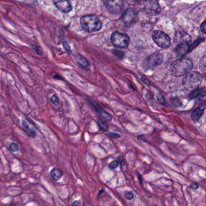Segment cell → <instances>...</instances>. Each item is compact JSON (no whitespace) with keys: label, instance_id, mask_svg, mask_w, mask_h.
Masks as SVG:
<instances>
[{"label":"cell","instance_id":"obj_2","mask_svg":"<svg viewBox=\"0 0 206 206\" xmlns=\"http://www.w3.org/2000/svg\"><path fill=\"white\" fill-rule=\"evenodd\" d=\"M80 22L82 28L89 33L99 31L102 27L101 21L94 15L83 16L80 19Z\"/></svg>","mask_w":206,"mask_h":206},{"label":"cell","instance_id":"obj_12","mask_svg":"<svg viewBox=\"0 0 206 206\" xmlns=\"http://www.w3.org/2000/svg\"><path fill=\"white\" fill-rule=\"evenodd\" d=\"M22 126L24 131L26 132L27 135L31 138H35L36 136V132L32 126L26 119H23L22 122Z\"/></svg>","mask_w":206,"mask_h":206},{"label":"cell","instance_id":"obj_1","mask_svg":"<svg viewBox=\"0 0 206 206\" xmlns=\"http://www.w3.org/2000/svg\"><path fill=\"white\" fill-rule=\"evenodd\" d=\"M193 67L191 60L187 59H179L172 63L170 66L172 74L175 77H181L186 75Z\"/></svg>","mask_w":206,"mask_h":206},{"label":"cell","instance_id":"obj_25","mask_svg":"<svg viewBox=\"0 0 206 206\" xmlns=\"http://www.w3.org/2000/svg\"><path fill=\"white\" fill-rule=\"evenodd\" d=\"M118 165V163L117 162V160L112 161V162H111L109 164V167L111 169H114L115 168H117V166Z\"/></svg>","mask_w":206,"mask_h":206},{"label":"cell","instance_id":"obj_30","mask_svg":"<svg viewBox=\"0 0 206 206\" xmlns=\"http://www.w3.org/2000/svg\"><path fill=\"white\" fill-rule=\"evenodd\" d=\"M190 187L193 188V189H198V188H199V185L197 183H192L191 185H190Z\"/></svg>","mask_w":206,"mask_h":206},{"label":"cell","instance_id":"obj_11","mask_svg":"<svg viewBox=\"0 0 206 206\" xmlns=\"http://www.w3.org/2000/svg\"><path fill=\"white\" fill-rule=\"evenodd\" d=\"M163 61V56L162 54L159 52H156L152 54L148 58V63L151 66L155 67L161 64Z\"/></svg>","mask_w":206,"mask_h":206},{"label":"cell","instance_id":"obj_9","mask_svg":"<svg viewBox=\"0 0 206 206\" xmlns=\"http://www.w3.org/2000/svg\"><path fill=\"white\" fill-rule=\"evenodd\" d=\"M54 6L58 10L64 13H68L72 10V6L69 1H54Z\"/></svg>","mask_w":206,"mask_h":206},{"label":"cell","instance_id":"obj_13","mask_svg":"<svg viewBox=\"0 0 206 206\" xmlns=\"http://www.w3.org/2000/svg\"><path fill=\"white\" fill-rule=\"evenodd\" d=\"M191 37L187 33L183 32L177 33L175 35V42H177L178 44L183 43V42H187L190 43L191 42Z\"/></svg>","mask_w":206,"mask_h":206},{"label":"cell","instance_id":"obj_27","mask_svg":"<svg viewBox=\"0 0 206 206\" xmlns=\"http://www.w3.org/2000/svg\"><path fill=\"white\" fill-rule=\"evenodd\" d=\"M125 198H126V199H127L128 200H131V199H133V198H134V195H133L132 193L131 192H127L126 193V194L125 195Z\"/></svg>","mask_w":206,"mask_h":206},{"label":"cell","instance_id":"obj_7","mask_svg":"<svg viewBox=\"0 0 206 206\" xmlns=\"http://www.w3.org/2000/svg\"><path fill=\"white\" fill-rule=\"evenodd\" d=\"M104 3L108 10L114 15L120 13L123 9V2L122 1H105Z\"/></svg>","mask_w":206,"mask_h":206},{"label":"cell","instance_id":"obj_16","mask_svg":"<svg viewBox=\"0 0 206 206\" xmlns=\"http://www.w3.org/2000/svg\"><path fill=\"white\" fill-rule=\"evenodd\" d=\"M63 172L61 169H59L58 167H54L52 169L51 172H50V175H51L52 178L55 181H59L62 177Z\"/></svg>","mask_w":206,"mask_h":206},{"label":"cell","instance_id":"obj_19","mask_svg":"<svg viewBox=\"0 0 206 206\" xmlns=\"http://www.w3.org/2000/svg\"><path fill=\"white\" fill-rule=\"evenodd\" d=\"M98 126L100 128V129L102 130L103 131H107L108 129V125L106 123V122L102 120H99L97 121Z\"/></svg>","mask_w":206,"mask_h":206},{"label":"cell","instance_id":"obj_18","mask_svg":"<svg viewBox=\"0 0 206 206\" xmlns=\"http://www.w3.org/2000/svg\"><path fill=\"white\" fill-rule=\"evenodd\" d=\"M97 112L98 113V114L99 115V116L101 117V118L104 120V121H110L112 118V116L110 114H108V112L103 110V109L100 108H99L96 110Z\"/></svg>","mask_w":206,"mask_h":206},{"label":"cell","instance_id":"obj_31","mask_svg":"<svg viewBox=\"0 0 206 206\" xmlns=\"http://www.w3.org/2000/svg\"><path fill=\"white\" fill-rule=\"evenodd\" d=\"M110 137H111L112 138H114V139H117V138H119L120 137V135L119 134H117V133H114V132H111L110 133Z\"/></svg>","mask_w":206,"mask_h":206},{"label":"cell","instance_id":"obj_20","mask_svg":"<svg viewBox=\"0 0 206 206\" xmlns=\"http://www.w3.org/2000/svg\"><path fill=\"white\" fill-rule=\"evenodd\" d=\"M9 149L12 152H16L19 150V146L15 143H12L9 146Z\"/></svg>","mask_w":206,"mask_h":206},{"label":"cell","instance_id":"obj_26","mask_svg":"<svg viewBox=\"0 0 206 206\" xmlns=\"http://www.w3.org/2000/svg\"><path fill=\"white\" fill-rule=\"evenodd\" d=\"M117 162H118V164H120V166H123L125 164V161L124 158L122 156H120L118 157V159H117Z\"/></svg>","mask_w":206,"mask_h":206},{"label":"cell","instance_id":"obj_15","mask_svg":"<svg viewBox=\"0 0 206 206\" xmlns=\"http://www.w3.org/2000/svg\"><path fill=\"white\" fill-rule=\"evenodd\" d=\"M204 109H205V107H204L203 108L198 107L193 111L192 114H191V118L195 123L198 122L199 120L200 119L201 115H202L204 112Z\"/></svg>","mask_w":206,"mask_h":206},{"label":"cell","instance_id":"obj_35","mask_svg":"<svg viewBox=\"0 0 206 206\" xmlns=\"http://www.w3.org/2000/svg\"><path fill=\"white\" fill-rule=\"evenodd\" d=\"M138 178L139 179V181H140V183L142 184V177H141V175L139 174H138Z\"/></svg>","mask_w":206,"mask_h":206},{"label":"cell","instance_id":"obj_3","mask_svg":"<svg viewBox=\"0 0 206 206\" xmlns=\"http://www.w3.org/2000/svg\"><path fill=\"white\" fill-rule=\"evenodd\" d=\"M202 76L196 71L188 73L183 79V85L187 90L198 88L202 82Z\"/></svg>","mask_w":206,"mask_h":206},{"label":"cell","instance_id":"obj_36","mask_svg":"<svg viewBox=\"0 0 206 206\" xmlns=\"http://www.w3.org/2000/svg\"><path fill=\"white\" fill-rule=\"evenodd\" d=\"M104 190L103 189V188H102V189H101L100 191H99V193H98V196L102 194V193H104Z\"/></svg>","mask_w":206,"mask_h":206},{"label":"cell","instance_id":"obj_21","mask_svg":"<svg viewBox=\"0 0 206 206\" xmlns=\"http://www.w3.org/2000/svg\"><path fill=\"white\" fill-rule=\"evenodd\" d=\"M205 56L204 55L202 57V58L200 60V62H199V68H200V69L201 70L205 71Z\"/></svg>","mask_w":206,"mask_h":206},{"label":"cell","instance_id":"obj_32","mask_svg":"<svg viewBox=\"0 0 206 206\" xmlns=\"http://www.w3.org/2000/svg\"><path fill=\"white\" fill-rule=\"evenodd\" d=\"M71 206H81V202L80 201H75L73 202Z\"/></svg>","mask_w":206,"mask_h":206},{"label":"cell","instance_id":"obj_10","mask_svg":"<svg viewBox=\"0 0 206 206\" xmlns=\"http://www.w3.org/2000/svg\"><path fill=\"white\" fill-rule=\"evenodd\" d=\"M192 48V44L187 42H183L178 44L177 47L175 48L176 53L178 56H183L190 53Z\"/></svg>","mask_w":206,"mask_h":206},{"label":"cell","instance_id":"obj_14","mask_svg":"<svg viewBox=\"0 0 206 206\" xmlns=\"http://www.w3.org/2000/svg\"><path fill=\"white\" fill-rule=\"evenodd\" d=\"M75 60L76 61L77 64L83 68H87L90 66L88 60L79 53H77L75 55Z\"/></svg>","mask_w":206,"mask_h":206},{"label":"cell","instance_id":"obj_22","mask_svg":"<svg viewBox=\"0 0 206 206\" xmlns=\"http://www.w3.org/2000/svg\"><path fill=\"white\" fill-rule=\"evenodd\" d=\"M33 50L35 51L36 53H37L38 55H43V50H42V49L40 46L39 45H33Z\"/></svg>","mask_w":206,"mask_h":206},{"label":"cell","instance_id":"obj_6","mask_svg":"<svg viewBox=\"0 0 206 206\" xmlns=\"http://www.w3.org/2000/svg\"><path fill=\"white\" fill-rule=\"evenodd\" d=\"M144 10L146 13L152 16L158 15L161 12V7L158 1L155 0L144 1Z\"/></svg>","mask_w":206,"mask_h":206},{"label":"cell","instance_id":"obj_23","mask_svg":"<svg viewBox=\"0 0 206 206\" xmlns=\"http://www.w3.org/2000/svg\"><path fill=\"white\" fill-rule=\"evenodd\" d=\"M50 101L55 106H58L59 105V100L58 98L57 97V96H55V95H53L52 97V98L50 99Z\"/></svg>","mask_w":206,"mask_h":206},{"label":"cell","instance_id":"obj_33","mask_svg":"<svg viewBox=\"0 0 206 206\" xmlns=\"http://www.w3.org/2000/svg\"><path fill=\"white\" fill-rule=\"evenodd\" d=\"M53 77L55 79H58V80H64V79L62 78V77L60 75H59V74H56L55 76H54Z\"/></svg>","mask_w":206,"mask_h":206},{"label":"cell","instance_id":"obj_34","mask_svg":"<svg viewBox=\"0 0 206 206\" xmlns=\"http://www.w3.org/2000/svg\"><path fill=\"white\" fill-rule=\"evenodd\" d=\"M142 80L143 82H145V83H147V85H150L149 82V80H147V79H146L145 78H143V77H142Z\"/></svg>","mask_w":206,"mask_h":206},{"label":"cell","instance_id":"obj_17","mask_svg":"<svg viewBox=\"0 0 206 206\" xmlns=\"http://www.w3.org/2000/svg\"><path fill=\"white\" fill-rule=\"evenodd\" d=\"M205 96V89L204 88H196L194 89L189 94V98L191 99H195L199 96Z\"/></svg>","mask_w":206,"mask_h":206},{"label":"cell","instance_id":"obj_24","mask_svg":"<svg viewBox=\"0 0 206 206\" xmlns=\"http://www.w3.org/2000/svg\"><path fill=\"white\" fill-rule=\"evenodd\" d=\"M63 47H64L65 50L68 53H70L71 52L70 45H69V44L66 41H64V42H63Z\"/></svg>","mask_w":206,"mask_h":206},{"label":"cell","instance_id":"obj_29","mask_svg":"<svg viewBox=\"0 0 206 206\" xmlns=\"http://www.w3.org/2000/svg\"><path fill=\"white\" fill-rule=\"evenodd\" d=\"M113 53L114 55H117V56L118 57H119V58H122V57L123 56V52L118 51V50H114V51H113Z\"/></svg>","mask_w":206,"mask_h":206},{"label":"cell","instance_id":"obj_4","mask_svg":"<svg viewBox=\"0 0 206 206\" xmlns=\"http://www.w3.org/2000/svg\"><path fill=\"white\" fill-rule=\"evenodd\" d=\"M153 41L158 46L162 48H167L170 46L171 40L170 37L161 30H155L152 33Z\"/></svg>","mask_w":206,"mask_h":206},{"label":"cell","instance_id":"obj_8","mask_svg":"<svg viewBox=\"0 0 206 206\" xmlns=\"http://www.w3.org/2000/svg\"><path fill=\"white\" fill-rule=\"evenodd\" d=\"M122 20L126 26H131L137 21V14L132 9H128L123 13Z\"/></svg>","mask_w":206,"mask_h":206},{"label":"cell","instance_id":"obj_28","mask_svg":"<svg viewBox=\"0 0 206 206\" xmlns=\"http://www.w3.org/2000/svg\"><path fill=\"white\" fill-rule=\"evenodd\" d=\"M201 31H202L204 33H206V21H204L203 23L201 24Z\"/></svg>","mask_w":206,"mask_h":206},{"label":"cell","instance_id":"obj_5","mask_svg":"<svg viewBox=\"0 0 206 206\" xmlns=\"http://www.w3.org/2000/svg\"><path fill=\"white\" fill-rule=\"evenodd\" d=\"M111 41L112 45L117 48H125L129 45V38L126 34L115 31L112 34Z\"/></svg>","mask_w":206,"mask_h":206}]
</instances>
